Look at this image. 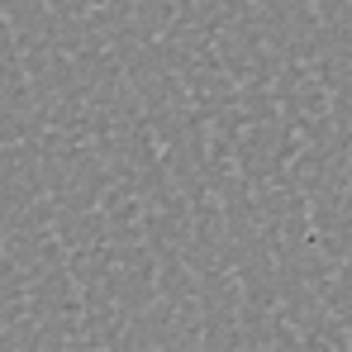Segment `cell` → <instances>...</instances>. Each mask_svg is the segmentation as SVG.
Instances as JSON below:
<instances>
[{"instance_id": "cell-1", "label": "cell", "mask_w": 352, "mask_h": 352, "mask_svg": "<svg viewBox=\"0 0 352 352\" xmlns=\"http://www.w3.org/2000/svg\"><path fill=\"white\" fill-rule=\"evenodd\" d=\"M96 5H100V0H96Z\"/></svg>"}]
</instances>
